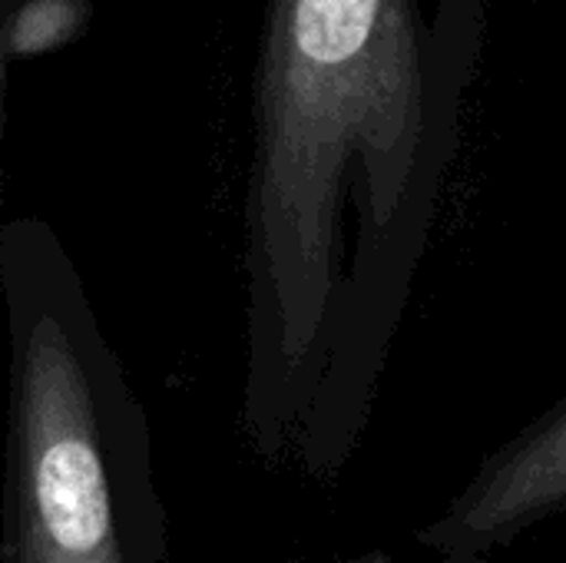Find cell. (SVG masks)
I'll return each mask as SVG.
<instances>
[{
  "label": "cell",
  "instance_id": "6da1fadb",
  "mask_svg": "<svg viewBox=\"0 0 566 563\" xmlns=\"http://www.w3.org/2000/svg\"><path fill=\"white\" fill-rule=\"evenodd\" d=\"M415 0H265L242 209L249 405L345 431L385 355L428 119Z\"/></svg>",
  "mask_w": 566,
  "mask_h": 563
},
{
  "label": "cell",
  "instance_id": "7a4b0ae2",
  "mask_svg": "<svg viewBox=\"0 0 566 563\" xmlns=\"http://www.w3.org/2000/svg\"><path fill=\"white\" fill-rule=\"evenodd\" d=\"M566 511V398L494 451L418 534L444 563H474Z\"/></svg>",
  "mask_w": 566,
  "mask_h": 563
},
{
  "label": "cell",
  "instance_id": "3957f363",
  "mask_svg": "<svg viewBox=\"0 0 566 563\" xmlns=\"http://www.w3.org/2000/svg\"><path fill=\"white\" fill-rule=\"evenodd\" d=\"M90 13V0H20L7 20V56H33L73 40Z\"/></svg>",
  "mask_w": 566,
  "mask_h": 563
},
{
  "label": "cell",
  "instance_id": "277c9868",
  "mask_svg": "<svg viewBox=\"0 0 566 563\" xmlns=\"http://www.w3.org/2000/svg\"><path fill=\"white\" fill-rule=\"evenodd\" d=\"M20 0H0V202H3V133H7V70H10V56H7V20L13 13Z\"/></svg>",
  "mask_w": 566,
  "mask_h": 563
},
{
  "label": "cell",
  "instance_id": "5b68a950",
  "mask_svg": "<svg viewBox=\"0 0 566 563\" xmlns=\"http://www.w3.org/2000/svg\"><path fill=\"white\" fill-rule=\"evenodd\" d=\"M564 563H566V561H564Z\"/></svg>",
  "mask_w": 566,
  "mask_h": 563
}]
</instances>
